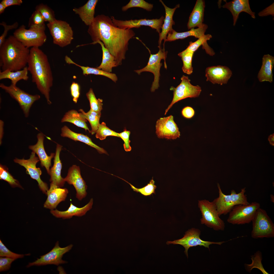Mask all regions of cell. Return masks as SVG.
Listing matches in <instances>:
<instances>
[{
	"instance_id": "obj_37",
	"label": "cell",
	"mask_w": 274,
	"mask_h": 274,
	"mask_svg": "<svg viewBox=\"0 0 274 274\" xmlns=\"http://www.w3.org/2000/svg\"><path fill=\"white\" fill-rule=\"evenodd\" d=\"M251 257V263L250 264H245L244 265L246 271L250 272L253 268H256L260 270L263 274L269 273L265 270L262 264V255L260 251H256Z\"/></svg>"
},
{
	"instance_id": "obj_25",
	"label": "cell",
	"mask_w": 274,
	"mask_h": 274,
	"mask_svg": "<svg viewBox=\"0 0 274 274\" xmlns=\"http://www.w3.org/2000/svg\"><path fill=\"white\" fill-rule=\"evenodd\" d=\"M160 1L163 5L165 8V15L164 20V23L162 27L161 31L159 33V38L158 42V47L159 48H161L162 40H164L165 42L168 33L173 30L172 26L175 24V22L173 20V15L176 9L180 7L179 4H178L174 8H170L166 6L162 0H160Z\"/></svg>"
},
{
	"instance_id": "obj_49",
	"label": "cell",
	"mask_w": 274,
	"mask_h": 274,
	"mask_svg": "<svg viewBox=\"0 0 274 274\" xmlns=\"http://www.w3.org/2000/svg\"><path fill=\"white\" fill-rule=\"evenodd\" d=\"M70 90L73 100L76 103L80 94V86L77 83L73 82L70 86Z\"/></svg>"
},
{
	"instance_id": "obj_29",
	"label": "cell",
	"mask_w": 274,
	"mask_h": 274,
	"mask_svg": "<svg viewBox=\"0 0 274 274\" xmlns=\"http://www.w3.org/2000/svg\"><path fill=\"white\" fill-rule=\"evenodd\" d=\"M274 64V57L269 54L263 56L262 66L258 75L259 81H268L270 83L272 82V71Z\"/></svg>"
},
{
	"instance_id": "obj_56",
	"label": "cell",
	"mask_w": 274,
	"mask_h": 274,
	"mask_svg": "<svg viewBox=\"0 0 274 274\" xmlns=\"http://www.w3.org/2000/svg\"><path fill=\"white\" fill-rule=\"evenodd\" d=\"M6 8L5 6L1 3H0V14H1L3 13L5 10Z\"/></svg>"
},
{
	"instance_id": "obj_53",
	"label": "cell",
	"mask_w": 274,
	"mask_h": 274,
	"mask_svg": "<svg viewBox=\"0 0 274 274\" xmlns=\"http://www.w3.org/2000/svg\"><path fill=\"white\" fill-rule=\"evenodd\" d=\"M1 3L7 8L13 5H20L23 1L22 0H3Z\"/></svg>"
},
{
	"instance_id": "obj_15",
	"label": "cell",
	"mask_w": 274,
	"mask_h": 274,
	"mask_svg": "<svg viewBox=\"0 0 274 274\" xmlns=\"http://www.w3.org/2000/svg\"><path fill=\"white\" fill-rule=\"evenodd\" d=\"M156 133L159 138L175 140L180 135L178 128L171 115L160 118L157 121Z\"/></svg>"
},
{
	"instance_id": "obj_45",
	"label": "cell",
	"mask_w": 274,
	"mask_h": 274,
	"mask_svg": "<svg viewBox=\"0 0 274 274\" xmlns=\"http://www.w3.org/2000/svg\"><path fill=\"white\" fill-rule=\"evenodd\" d=\"M194 54L191 52L187 53L181 57L183 63L182 71L188 75L191 74L193 72L192 61Z\"/></svg>"
},
{
	"instance_id": "obj_28",
	"label": "cell",
	"mask_w": 274,
	"mask_h": 274,
	"mask_svg": "<svg viewBox=\"0 0 274 274\" xmlns=\"http://www.w3.org/2000/svg\"><path fill=\"white\" fill-rule=\"evenodd\" d=\"M61 131V135L62 137L68 138L74 141H78L83 142L95 148L100 153L108 154L105 149L94 143L91 139L87 135L75 132L66 126H64L62 128Z\"/></svg>"
},
{
	"instance_id": "obj_32",
	"label": "cell",
	"mask_w": 274,
	"mask_h": 274,
	"mask_svg": "<svg viewBox=\"0 0 274 274\" xmlns=\"http://www.w3.org/2000/svg\"><path fill=\"white\" fill-rule=\"evenodd\" d=\"M97 43L101 46L102 52V61L100 64L97 68L106 72L111 73L113 68L118 66L115 60V58L105 46L103 43L98 41L94 44Z\"/></svg>"
},
{
	"instance_id": "obj_24",
	"label": "cell",
	"mask_w": 274,
	"mask_h": 274,
	"mask_svg": "<svg viewBox=\"0 0 274 274\" xmlns=\"http://www.w3.org/2000/svg\"><path fill=\"white\" fill-rule=\"evenodd\" d=\"M62 148V146L58 144H57L54 157V164L50 169L49 174L50 177V181L60 187L63 186L65 182L64 178L61 176L62 166L59 156Z\"/></svg>"
},
{
	"instance_id": "obj_33",
	"label": "cell",
	"mask_w": 274,
	"mask_h": 274,
	"mask_svg": "<svg viewBox=\"0 0 274 274\" xmlns=\"http://www.w3.org/2000/svg\"><path fill=\"white\" fill-rule=\"evenodd\" d=\"M87 120L84 117L82 113H78L76 110H71L66 112L62 118L61 122H68L76 126L88 130L90 133L86 122Z\"/></svg>"
},
{
	"instance_id": "obj_46",
	"label": "cell",
	"mask_w": 274,
	"mask_h": 274,
	"mask_svg": "<svg viewBox=\"0 0 274 274\" xmlns=\"http://www.w3.org/2000/svg\"><path fill=\"white\" fill-rule=\"evenodd\" d=\"M25 255L16 253L9 250L0 240V256L15 259L23 258Z\"/></svg>"
},
{
	"instance_id": "obj_55",
	"label": "cell",
	"mask_w": 274,
	"mask_h": 274,
	"mask_svg": "<svg viewBox=\"0 0 274 274\" xmlns=\"http://www.w3.org/2000/svg\"><path fill=\"white\" fill-rule=\"evenodd\" d=\"M268 140L270 144L271 145L274 146V133L271 134L269 136L268 139Z\"/></svg>"
},
{
	"instance_id": "obj_8",
	"label": "cell",
	"mask_w": 274,
	"mask_h": 274,
	"mask_svg": "<svg viewBox=\"0 0 274 274\" xmlns=\"http://www.w3.org/2000/svg\"><path fill=\"white\" fill-rule=\"evenodd\" d=\"M53 39V43L61 47L70 44L73 39L72 27L66 21L56 19L47 24Z\"/></svg>"
},
{
	"instance_id": "obj_35",
	"label": "cell",
	"mask_w": 274,
	"mask_h": 274,
	"mask_svg": "<svg viewBox=\"0 0 274 274\" xmlns=\"http://www.w3.org/2000/svg\"><path fill=\"white\" fill-rule=\"evenodd\" d=\"M65 59L67 63L69 64H74L80 67L82 71L83 74L84 75L93 74L102 75L109 78L115 83L117 80V77L115 74L108 73L97 68L84 66L79 65L74 62L67 56H65Z\"/></svg>"
},
{
	"instance_id": "obj_22",
	"label": "cell",
	"mask_w": 274,
	"mask_h": 274,
	"mask_svg": "<svg viewBox=\"0 0 274 274\" xmlns=\"http://www.w3.org/2000/svg\"><path fill=\"white\" fill-rule=\"evenodd\" d=\"M222 7L229 10L233 17V25L235 26L238 18L240 13L242 12H246L251 17L255 18V12L251 10L248 0H234L229 2L226 1Z\"/></svg>"
},
{
	"instance_id": "obj_7",
	"label": "cell",
	"mask_w": 274,
	"mask_h": 274,
	"mask_svg": "<svg viewBox=\"0 0 274 274\" xmlns=\"http://www.w3.org/2000/svg\"><path fill=\"white\" fill-rule=\"evenodd\" d=\"M260 204L254 201L248 205L238 204L234 207L229 212L227 222L232 225H240L251 222Z\"/></svg>"
},
{
	"instance_id": "obj_18",
	"label": "cell",
	"mask_w": 274,
	"mask_h": 274,
	"mask_svg": "<svg viewBox=\"0 0 274 274\" xmlns=\"http://www.w3.org/2000/svg\"><path fill=\"white\" fill-rule=\"evenodd\" d=\"M64 180L74 186L76 191V197L78 200H81L86 196L87 186L81 176L79 166L73 165L71 167Z\"/></svg>"
},
{
	"instance_id": "obj_23",
	"label": "cell",
	"mask_w": 274,
	"mask_h": 274,
	"mask_svg": "<svg viewBox=\"0 0 274 274\" xmlns=\"http://www.w3.org/2000/svg\"><path fill=\"white\" fill-rule=\"evenodd\" d=\"M93 203V199L92 198L87 204L82 207H78L71 202L68 208L65 211H60L56 209L51 210L50 212L56 217L63 219L70 218L74 216L81 217L85 215L92 208Z\"/></svg>"
},
{
	"instance_id": "obj_47",
	"label": "cell",
	"mask_w": 274,
	"mask_h": 274,
	"mask_svg": "<svg viewBox=\"0 0 274 274\" xmlns=\"http://www.w3.org/2000/svg\"><path fill=\"white\" fill-rule=\"evenodd\" d=\"M1 25L3 26L4 28L3 32L0 37V47L4 42L8 31L17 28L18 26V23L16 22L11 25H8L5 22L3 21L0 23Z\"/></svg>"
},
{
	"instance_id": "obj_21",
	"label": "cell",
	"mask_w": 274,
	"mask_h": 274,
	"mask_svg": "<svg viewBox=\"0 0 274 274\" xmlns=\"http://www.w3.org/2000/svg\"><path fill=\"white\" fill-rule=\"evenodd\" d=\"M37 137L38 140L37 143L29 146V148L37 155L40 161L41 166L45 167L49 174L50 167L51 165V160L54 157L55 154L51 153L50 156H48L46 154L44 147V135L43 133H39Z\"/></svg>"
},
{
	"instance_id": "obj_42",
	"label": "cell",
	"mask_w": 274,
	"mask_h": 274,
	"mask_svg": "<svg viewBox=\"0 0 274 274\" xmlns=\"http://www.w3.org/2000/svg\"><path fill=\"white\" fill-rule=\"evenodd\" d=\"M0 179L6 181L12 187L22 188L18 181L14 179L9 173L8 168L1 164L0 165Z\"/></svg>"
},
{
	"instance_id": "obj_38",
	"label": "cell",
	"mask_w": 274,
	"mask_h": 274,
	"mask_svg": "<svg viewBox=\"0 0 274 274\" xmlns=\"http://www.w3.org/2000/svg\"><path fill=\"white\" fill-rule=\"evenodd\" d=\"M45 22L39 12L35 10L29 18L28 24L29 29L45 31L46 28Z\"/></svg>"
},
{
	"instance_id": "obj_51",
	"label": "cell",
	"mask_w": 274,
	"mask_h": 274,
	"mask_svg": "<svg viewBox=\"0 0 274 274\" xmlns=\"http://www.w3.org/2000/svg\"><path fill=\"white\" fill-rule=\"evenodd\" d=\"M183 117L186 118L192 117L195 114V111L191 107L187 106L183 109L181 111Z\"/></svg>"
},
{
	"instance_id": "obj_1",
	"label": "cell",
	"mask_w": 274,
	"mask_h": 274,
	"mask_svg": "<svg viewBox=\"0 0 274 274\" xmlns=\"http://www.w3.org/2000/svg\"><path fill=\"white\" fill-rule=\"evenodd\" d=\"M94 43L101 41L114 57L118 65L122 64L128 50L129 42L135 35L131 29H122L115 25L111 18L104 14L95 17L88 30Z\"/></svg>"
},
{
	"instance_id": "obj_14",
	"label": "cell",
	"mask_w": 274,
	"mask_h": 274,
	"mask_svg": "<svg viewBox=\"0 0 274 274\" xmlns=\"http://www.w3.org/2000/svg\"><path fill=\"white\" fill-rule=\"evenodd\" d=\"M73 247L72 244H70L64 247L59 246L57 241L53 249L46 254L40 256L35 261L29 263L26 266L27 267L33 266H40L49 264H53L57 266L66 263L67 262L63 260V255L69 252Z\"/></svg>"
},
{
	"instance_id": "obj_13",
	"label": "cell",
	"mask_w": 274,
	"mask_h": 274,
	"mask_svg": "<svg viewBox=\"0 0 274 274\" xmlns=\"http://www.w3.org/2000/svg\"><path fill=\"white\" fill-rule=\"evenodd\" d=\"M200 230L198 229L192 228L186 232L182 238L172 241H167L166 244L167 245L178 244L182 246L185 248L184 252L188 258V250L191 247L200 246H203L209 249V246L212 244L221 245L225 242H214L204 241L200 238Z\"/></svg>"
},
{
	"instance_id": "obj_52",
	"label": "cell",
	"mask_w": 274,
	"mask_h": 274,
	"mask_svg": "<svg viewBox=\"0 0 274 274\" xmlns=\"http://www.w3.org/2000/svg\"><path fill=\"white\" fill-rule=\"evenodd\" d=\"M274 3L269 6L266 8L258 13V15L260 16H267L269 15H271L274 16Z\"/></svg>"
},
{
	"instance_id": "obj_26",
	"label": "cell",
	"mask_w": 274,
	"mask_h": 274,
	"mask_svg": "<svg viewBox=\"0 0 274 274\" xmlns=\"http://www.w3.org/2000/svg\"><path fill=\"white\" fill-rule=\"evenodd\" d=\"M98 0H89L83 6L79 8H74L73 11L79 15L80 18L87 26H89L93 21L96 6Z\"/></svg>"
},
{
	"instance_id": "obj_17",
	"label": "cell",
	"mask_w": 274,
	"mask_h": 274,
	"mask_svg": "<svg viewBox=\"0 0 274 274\" xmlns=\"http://www.w3.org/2000/svg\"><path fill=\"white\" fill-rule=\"evenodd\" d=\"M111 18L113 24L121 29H131L132 28H138L142 26H148L155 29L159 33L160 32L164 19L162 16L158 19H142L124 21L117 20L113 16H111Z\"/></svg>"
},
{
	"instance_id": "obj_30",
	"label": "cell",
	"mask_w": 274,
	"mask_h": 274,
	"mask_svg": "<svg viewBox=\"0 0 274 274\" xmlns=\"http://www.w3.org/2000/svg\"><path fill=\"white\" fill-rule=\"evenodd\" d=\"M208 28V25L204 24L202 26L197 28H193L185 32H178L173 29L168 33L165 42L184 39L191 36L199 39L205 35V33Z\"/></svg>"
},
{
	"instance_id": "obj_20",
	"label": "cell",
	"mask_w": 274,
	"mask_h": 274,
	"mask_svg": "<svg viewBox=\"0 0 274 274\" xmlns=\"http://www.w3.org/2000/svg\"><path fill=\"white\" fill-rule=\"evenodd\" d=\"M68 193L67 189L59 187L51 182L50 188L47 192V197L44 204V207L54 210L60 203L65 200Z\"/></svg>"
},
{
	"instance_id": "obj_6",
	"label": "cell",
	"mask_w": 274,
	"mask_h": 274,
	"mask_svg": "<svg viewBox=\"0 0 274 274\" xmlns=\"http://www.w3.org/2000/svg\"><path fill=\"white\" fill-rule=\"evenodd\" d=\"M198 207L202 215L201 224L216 231H223L225 228L224 221L219 217L213 201L203 199L199 200Z\"/></svg>"
},
{
	"instance_id": "obj_19",
	"label": "cell",
	"mask_w": 274,
	"mask_h": 274,
	"mask_svg": "<svg viewBox=\"0 0 274 274\" xmlns=\"http://www.w3.org/2000/svg\"><path fill=\"white\" fill-rule=\"evenodd\" d=\"M232 74L228 67L220 65L209 66L205 70L207 81L221 85L227 83Z\"/></svg>"
},
{
	"instance_id": "obj_48",
	"label": "cell",
	"mask_w": 274,
	"mask_h": 274,
	"mask_svg": "<svg viewBox=\"0 0 274 274\" xmlns=\"http://www.w3.org/2000/svg\"><path fill=\"white\" fill-rule=\"evenodd\" d=\"M130 134V131L126 129H124L122 132L118 133L119 138H121L124 142V148L126 151H129L131 149L130 144V141L129 139Z\"/></svg>"
},
{
	"instance_id": "obj_40",
	"label": "cell",
	"mask_w": 274,
	"mask_h": 274,
	"mask_svg": "<svg viewBox=\"0 0 274 274\" xmlns=\"http://www.w3.org/2000/svg\"><path fill=\"white\" fill-rule=\"evenodd\" d=\"M96 133V137L101 140L105 139L109 136L119 137L118 133L110 129L104 122L100 124Z\"/></svg>"
},
{
	"instance_id": "obj_2",
	"label": "cell",
	"mask_w": 274,
	"mask_h": 274,
	"mask_svg": "<svg viewBox=\"0 0 274 274\" xmlns=\"http://www.w3.org/2000/svg\"><path fill=\"white\" fill-rule=\"evenodd\" d=\"M27 65L32 81L44 96L47 103L50 104L49 93L53 84V77L47 55L39 47H31Z\"/></svg>"
},
{
	"instance_id": "obj_16",
	"label": "cell",
	"mask_w": 274,
	"mask_h": 274,
	"mask_svg": "<svg viewBox=\"0 0 274 274\" xmlns=\"http://www.w3.org/2000/svg\"><path fill=\"white\" fill-rule=\"evenodd\" d=\"M40 160L36 156L35 153L32 151L30 158L27 160L24 158L19 159L16 158L14 162L24 167L26 169L27 173L32 178L35 179L38 183L39 186L42 192L46 194L48 190L47 184L43 182L41 179L40 175L42 172L40 168H37L36 165Z\"/></svg>"
},
{
	"instance_id": "obj_57",
	"label": "cell",
	"mask_w": 274,
	"mask_h": 274,
	"mask_svg": "<svg viewBox=\"0 0 274 274\" xmlns=\"http://www.w3.org/2000/svg\"><path fill=\"white\" fill-rule=\"evenodd\" d=\"M270 201L271 202L274 203V196L272 194H271L270 195Z\"/></svg>"
},
{
	"instance_id": "obj_4",
	"label": "cell",
	"mask_w": 274,
	"mask_h": 274,
	"mask_svg": "<svg viewBox=\"0 0 274 274\" xmlns=\"http://www.w3.org/2000/svg\"><path fill=\"white\" fill-rule=\"evenodd\" d=\"M217 186L219 196L213 202L220 216L229 213L236 205H248L250 203L248 201L247 195L245 194V187L242 189L238 193H237L235 190H232L230 194L226 195L222 192L218 183H217Z\"/></svg>"
},
{
	"instance_id": "obj_36",
	"label": "cell",
	"mask_w": 274,
	"mask_h": 274,
	"mask_svg": "<svg viewBox=\"0 0 274 274\" xmlns=\"http://www.w3.org/2000/svg\"><path fill=\"white\" fill-rule=\"evenodd\" d=\"M79 111L89 122L91 128L90 133L92 135L96 133L100 124L99 120L101 116V112L95 111L91 109L87 112H85L81 109Z\"/></svg>"
},
{
	"instance_id": "obj_44",
	"label": "cell",
	"mask_w": 274,
	"mask_h": 274,
	"mask_svg": "<svg viewBox=\"0 0 274 274\" xmlns=\"http://www.w3.org/2000/svg\"><path fill=\"white\" fill-rule=\"evenodd\" d=\"M126 182L129 184L134 191L137 193H140L144 196H149L155 193V190L157 186L155 184V182L153 180V177H152L149 183L145 186L141 188H136L130 183Z\"/></svg>"
},
{
	"instance_id": "obj_12",
	"label": "cell",
	"mask_w": 274,
	"mask_h": 274,
	"mask_svg": "<svg viewBox=\"0 0 274 274\" xmlns=\"http://www.w3.org/2000/svg\"><path fill=\"white\" fill-rule=\"evenodd\" d=\"M159 49L158 52L155 54H151L150 53L148 61L145 67L141 69L134 71L139 75L145 72H149L153 74L154 78L150 89L151 92H155L159 87V83L160 75V70L162 65L161 61L162 59L164 60L165 68H167L165 60L167 57V52L165 51L164 47L163 49L161 47Z\"/></svg>"
},
{
	"instance_id": "obj_43",
	"label": "cell",
	"mask_w": 274,
	"mask_h": 274,
	"mask_svg": "<svg viewBox=\"0 0 274 274\" xmlns=\"http://www.w3.org/2000/svg\"><path fill=\"white\" fill-rule=\"evenodd\" d=\"M133 7L140 8L150 11L153 8V5L143 0H130L127 5L122 7V10L125 11L129 8Z\"/></svg>"
},
{
	"instance_id": "obj_39",
	"label": "cell",
	"mask_w": 274,
	"mask_h": 274,
	"mask_svg": "<svg viewBox=\"0 0 274 274\" xmlns=\"http://www.w3.org/2000/svg\"><path fill=\"white\" fill-rule=\"evenodd\" d=\"M35 10L39 12L45 22L51 23L56 19L54 11L46 5L40 4L36 6Z\"/></svg>"
},
{
	"instance_id": "obj_10",
	"label": "cell",
	"mask_w": 274,
	"mask_h": 274,
	"mask_svg": "<svg viewBox=\"0 0 274 274\" xmlns=\"http://www.w3.org/2000/svg\"><path fill=\"white\" fill-rule=\"evenodd\" d=\"M13 36L25 46L39 47L42 46L47 40L45 31L27 29L24 25H21L15 30Z\"/></svg>"
},
{
	"instance_id": "obj_54",
	"label": "cell",
	"mask_w": 274,
	"mask_h": 274,
	"mask_svg": "<svg viewBox=\"0 0 274 274\" xmlns=\"http://www.w3.org/2000/svg\"><path fill=\"white\" fill-rule=\"evenodd\" d=\"M4 122L2 120H0V144H2V139L4 134Z\"/></svg>"
},
{
	"instance_id": "obj_5",
	"label": "cell",
	"mask_w": 274,
	"mask_h": 274,
	"mask_svg": "<svg viewBox=\"0 0 274 274\" xmlns=\"http://www.w3.org/2000/svg\"><path fill=\"white\" fill-rule=\"evenodd\" d=\"M251 222V237L254 239L274 237V224L266 211L260 208Z\"/></svg>"
},
{
	"instance_id": "obj_50",
	"label": "cell",
	"mask_w": 274,
	"mask_h": 274,
	"mask_svg": "<svg viewBox=\"0 0 274 274\" xmlns=\"http://www.w3.org/2000/svg\"><path fill=\"white\" fill-rule=\"evenodd\" d=\"M15 260L9 257H0V271H6L9 270L12 262Z\"/></svg>"
},
{
	"instance_id": "obj_34",
	"label": "cell",
	"mask_w": 274,
	"mask_h": 274,
	"mask_svg": "<svg viewBox=\"0 0 274 274\" xmlns=\"http://www.w3.org/2000/svg\"><path fill=\"white\" fill-rule=\"evenodd\" d=\"M28 72L27 66L22 70L15 71H1L0 72V80L8 79L11 81V84L16 85L17 83L21 80H28Z\"/></svg>"
},
{
	"instance_id": "obj_27",
	"label": "cell",
	"mask_w": 274,
	"mask_h": 274,
	"mask_svg": "<svg viewBox=\"0 0 274 274\" xmlns=\"http://www.w3.org/2000/svg\"><path fill=\"white\" fill-rule=\"evenodd\" d=\"M205 7V2L203 0H197L189 17L187 26L190 29L195 27L202 26L204 18Z\"/></svg>"
},
{
	"instance_id": "obj_31",
	"label": "cell",
	"mask_w": 274,
	"mask_h": 274,
	"mask_svg": "<svg viewBox=\"0 0 274 274\" xmlns=\"http://www.w3.org/2000/svg\"><path fill=\"white\" fill-rule=\"evenodd\" d=\"M212 38V36L209 34L205 35L203 37L198 39L196 41L189 42V45L183 51L179 53L178 56L181 57L188 52L194 53L202 45V48L204 49L207 54L210 56H213L215 54L213 50L208 45L207 41Z\"/></svg>"
},
{
	"instance_id": "obj_41",
	"label": "cell",
	"mask_w": 274,
	"mask_h": 274,
	"mask_svg": "<svg viewBox=\"0 0 274 274\" xmlns=\"http://www.w3.org/2000/svg\"><path fill=\"white\" fill-rule=\"evenodd\" d=\"M86 95L90 102V109L95 111L101 112L102 109V100L96 98L91 88L86 93Z\"/></svg>"
},
{
	"instance_id": "obj_9",
	"label": "cell",
	"mask_w": 274,
	"mask_h": 274,
	"mask_svg": "<svg viewBox=\"0 0 274 274\" xmlns=\"http://www.w3.org/2000/svg\"><path fill=\"white\" fill-rule=\"evenodd\" d=\"M0 87L17 102L26 117L28 116L30 109L33 104L40 98L39 95L29 94L16 85L11 84L9 86H7L2 83L0 84Z\"/></svg>"
},
{
	"instance_id": "obj_11",
	"label": "cell",
	"mask_w": 274,
	"mask_h": 274,
	"mask_svg": "<svg viewBox=\"0 0 274 274\" xmlns=\"http://www.w3.org/2000/svg\"><path fill=\"white\" fill-rule=\"evenodd\" d=\"M181 82L176 87H171L170 90L173 91L172 100L166 109L165 115L176 103L187 98H196L198 97L201 91V87L198 85H192L189 77L183 75L181 78Z\"/></svg>"
},
{
	"instance_id": "obj_3",
	"label": "cell",
	"mask_w": 274,
	"mask_h": 274,
	"mask_svg": "<svg viewBox=\"0 0 274 274\" xmlns=\"http://www.w3.org/2000/svg\"><path fill=\"white\" fill-rule=\"evenodd\" d=\"M30 49L13 36L6 39L0 47V66L2 71H14L26 66Z\"/></svg>"
}]
</instances>
